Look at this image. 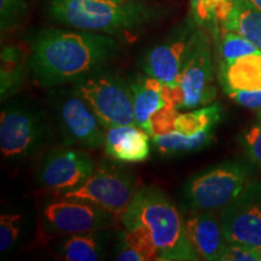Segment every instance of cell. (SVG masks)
<instances>
[{
  "label": "cell",
  "mask_w": 261,
  "mask_h": 261,
  "mask_svg": "<svg viewBox=\"0 0 261 261\" xmlns=\"http://www.w3.org/2000/svg\"><path fill=\"white\" fill-rule=\"evenodd\" d=\"M223 115L220 104L213 103L200 107L191 112L179 113L175 119L174 129L188 136H194L204 130H213Z\"/></svg>",
  "instance_id": "obj_23"
},
{
  "label": "cell",
  "mask_w": 261,
  "mask_h": 261,
  "mask_svg": "<svg viewBox=\"0 0 261 261\" xmlns=\"http://www.w3.org/2000/svg\"><path fill=\"white\" fill-rule=\"evenodd\" d=\"M195 31V23L187 22L150 48L142 62L144 73L166 86L178 87Z\"/></svg>",
  "instance_id": "obj_11"
},
{
  "label": "cell",
  "mask_w": 261,
  "mask_h": 261,
  "mask_svg": "<svg viewBox=\"0 0 261 261\" xmlns=\"http://www.w3.org/2000/svg\"><path fill=\"white\" fill-rule=\"evenodd\" d=\"M246 163L224 161L188 179L181 190V207L187 212L223 211L252 181Z\"/></svg>",
  "instance_id": "obj_4"
},
{
  "label": "cell",
  "mask_w": 261,
  "mask_h": 261,
  "mask_svg": "<svg viewBox=\"0 0 261 261\" xmlns=\"http://www.w3.org/2000/svg\"><path fill=\"white\" fill-rule=\"evenodd\" d=\"M120 50V42L112 35L44 29L32 40L29 71L42 86H57L98 70Z\"/></svg>",
  "instance_id": "obj_1"
},
{
  "label": "cell",
  "mask_w": 261,
  "mask_h": 261,
  "mask_svg": "<svg viewBox=\"0 0 261 261\" xmlns=\"http://www.w3.org/2000/svg\"><path fill=\"white\" fill-rule=\"evenodd\" d=\"M234 102L249 109H261V90L254 92H236L230 96Z\"/></svg>",
  "instance_id": "obj_31"
},
{
  "label": "cell",
  "mask_w": 261,
  "mask_h": 261,
  "mask_svg": "<svg viewBox=\"0 0 261 261\" xmlns=\"http://www.w3.org/2000/svg\"><path fill=\"white\" fill-rule=\"evenodd\" d=\"M260 250L242 246V244H227L221 261H259Z\"/></svg>",
  "instance_id": "obj_30"
},
{
  "label": "cell",
  "mask_w": 261,
  "mask_h": 261,
  "mask_svg": "<svg viewBox=\"0 0 261 261\" xmlns=\"http://www.w3.org/2000/svg\"><path fill=\"white\" fill-rule=\"evenodd\" d=\"M29 69V57L14 45L2 47V65H0V94L4 102L16 91L21 89Z\"/></svg>",
  "instance_id": "obj_20"
},
{
  "label": "cell",
  "mask_w": 261,
  "mask_h": 261,
  "mask_svg": "<svg viewBox=\"0 0 261 261\" xmlns=\"http://www.w3.org/2000/svg\"><path fill=\"white\" fill-rule=\"evenodd\" d=\"M119 220L96 205L64 197L47 203L42 211V223L46 230L61 236L112 228Z\"/></svg>",
  "instance_id": "obj_10"
},
{
  "label": "cell",
  "mask_w": 261,
  "mask_h": 261,
  "mask_svg": "<svg viewBox=\"0 0 261 261\" xmlns=\"http://www.w3.org/2000/svg\"><path fill=\"white\" fill-rule=\"evenodd\" d=\"M219 83L224 92H254L261 90V51L220 62Z\"/></svg>",
  "instance_id": "obj_16"
},
{
  "label": "cell",
  "mask_w": 261,
  "mask_h": 261,
  "mask_svg": "<svg viewBox=\"0 0 261 261\" xmlns=\"http://www.w3.org/2000/svg\"><path fill=\"white\" fill-rule=\"evenodd\" d=\"M181 103L179 110L211 104L217 97L211 41L202 29L196 28L187 61L179 80Z\"/></svg>",
  "instance_id": "obj_8"
},
{
  "label": "cell",
  "mask_w": 261,
  "mask_h": 261,
  "mask_svg": "<svg viewBox=\"0 0 261 261\" xmlns=\"http://www.w3.org/2000/svg\"><path fill=\"white\" fill-rule=\"evenodd\" d=\"M47 122L44 114L25 102L8 103L0 116V150L4 159L23 162L44 146Z\"/></svg>",
  "instance_id": "obj_6"
},
{
  "label": "cell",
  "mask_w": 261,
  "mask_h": 261,
  "mask_svg": "<svg viewBox=\"0 0 261 261\" xmlns=\"http://www.w3.org/2000/svg\"><path fill=\"white\" fill-rule=\"evenodd\" d=\"M114 259L119 261L160 260V252L144 228L125 227L116 244Z\"/></svg>",
  "instance_id": "obj_21"
},
{
  "label": "cell",
  "mask_w": 261,
  "mask_h": 261,
  "mask_svg": "<svg viewBox=\"0 0 261 261\" xmlns=\"http://www.w3.org/2000/svg\"><path fill=\"white\" fill-rule=\"evenodd\" d=\"M179 113L180 110L177 107L169 106V104L156 112L150 119V137L174 130L175 119Z\"/></svg>",
  "instance_id": "obj_28"
},
{
  "label": "cell",
  "mask_w": 261,
  "mask_h": 261,
  "mask_svg": "<svg viewBox=\"0 0 261 261\" xmlns=\"http://www.w3.org/2000/svg\"><path fill=\"white\" fill-rule=\"evenodd\" d=\"M137 190L136 178L132 173L115 166H100L94 168L83 184L61 196L87 202L121 220Z\"/></svg>",
  "instance_id": "obj_7"
},
{
  "label": "cell",
  "mask_w": 261,
  "mask_h": 261,
  "mask_svg": "<svg viewBox=\"0 0 261 261\" xmlns=\"http://www.w3.org/2000/svg\"><path fill=\"white\" fill-rule=\"evenodd\" d=\"M23 217L18 213H5L0 217V250L4 254L15 246L21 236Z\"/></svg>",
  "instance_id": "obj_26"
},
{
  "label": "cell",
  "mask_w": 261,
  "mask_h": 261,
  "mask_svg": "<svg viewBox=\"0 0 261 261\" xmlns=\"http://www.w3.org/2000/svg\"><path fill=\"white\" fill-rule=\"evenodd\" d=\"M213 139V130H204L194 136H188L178 130L151 137L152 143L162 155H177L197 151L207 146Z\"/></svg>",
  "instance_id": "obj_22"
},
{
  "label": "cell",
  "mask_w": 261,
  "mask_h": 261,
  "mask_svg": "<svg viewBox=\"0 0 261 261\" xmlns=\"http://www.w3.org/2000/svg\"><path fill=\"white\" fill-rule=\"evenodd\" d=\"M133 93L136 122L150 135V119L167 106L162 92V84L150 75H138L129 83Z\"/></svg>",
  "instance_id": "obj_18"
},
{
  "label": "cell",
  "mask_w": 261,
  "mask_h": 261,
  "mask_svg": "<svg viewBox=\"0 0 261 261\" xmlns=\"http://www.w3.org/2000/svg\"><path fill=\"white\" fill-rule=\"evenodd\" d=\"M240 143L248 161L252 163L254 167L261 169V121L257 120L255 125L249 127L241 136Z\"/></svg>",
  "instance_id": "obj_27"
},
{
  "label": "cell",
  "mask_w": 261,
  "mask_h": 261,
  "mask_svg": "<svg viewBox=\"0 0 261 261\" xmlns=\"http://www.w3.org/2000/svg\"><path fill=\"white\" fill-rule=\"evenodd\" d=\"M259 51V48L254 46L252 42L248 41L247 39L241 37L237 33L228 31H225L219 46L221 62H230L236 60L238 57Z\"/></svg>",
  "instance_id": "obj_25"
},
{
  "label": "cell",
  "mask_w": 261,
  "mask_h": 261,
  "mask_svg": "<svg viewBox=\"0 0 261 261\" xmlns=\"http://www.w3.org/2000/svg\"><path fill=\"white\" fill-rule=\"evenodd\" d=\"M233 6V0H190L191 17L200 28L217 29L224 25Z\"/></svg>",
  "instance_id": "obj_24"
},
{
  "label": "cell",
  "mask_w": 261,
  "mask_h": 261,
  "mask_svg": "<svg viewBox=\"0 0 261 261\" xmlns=\"http://www.w3.org/2000/svg\"><path fill=\"white\" fill-rule=\"evenodd\" d=\"M257 120H259V121H261V109L257 110Z\"/></svg>",
  "instance_id": "obj_33"
},
{
  "label": "cell",
  "mask_w": 261,
  "mask_h": 261,
  "mask_svg": "<svg viewBox=\"0 0 261 261\" xmlns=\"http://www.w3.org/2000/svg\"><path fill=\"white\" fill-rule=\"evenodd\" d=\"M227 243L261 250V180H252L220 213Z\"/></svg>",
  "instance_id": "obj_9"
},
{
  "label": "cell",
  "mask_w": 261,
  "mask_h": 261,
  "mask_svg": "<svg viewBox=\"0 0 261 261\" xmlns=\"http://www.w3.org/2000/svg\"><path fill=\"white\" fill-rule=\"evenodd\" d=\"M2 2V31L15 28L25 15L24 0H0Z\"/></svg>",
  "instance_id": "obj_29"
},
{
  "label": "cell",
  "mask_w": 261,
  "mask_h": 261,
  "mask_svg": "<svg viewBox=\"0 0 261 261\" xmlns=\"http://www.w3.org/2000/svg\"><path fill=\"white\" fill-rule=\"evenodd\" d=\"M249 2L252 3V4L255 5L257 9L261 10V0H249Z\"/></svg>",
  "instance_id": "obj_32"
},
{
  "label": "cell",
  "mask_w": 261,
  "mask_h": 261,
  "mask_svg": "<svg viewBox=\"0 0 261 261\" xmlns=\"http://www.w3.org/2000/svg\"><path fill=\"white\" fill-rule=\"evenodd\" d=\"M73 92L89 104L104 128L137 125L129 83L112 73H93L75 81Z\"/></svg>",
  "instance_id": "obj_5"
},
{
  "label": "cell",
  "mask_w": 261,
  "mask_h": 261,
  "mask_svg": "<svg viewBox=\"0 0 261 261\" xmlns=\"http://www.w3.org/2000/svg\"><path fill=\"white\" fill-rule=\"evenodd\" d=\"M94 171L89 154L71 148H60L48 152L40 171L39 182L47 190L63 195L86 180Z\"/></svg>",
  "instance_id": "obj_13"
},
{
  "label": "cell",
  "mask_w": 261,
  "mask_h": 261,
  "mask_svg": "<svg viewBox=\"0 0 261 261\" xmlns=\"http://www.w3.org/2000/svg\"><path fill=\"white\" fill-rule=\"evenodd\" d=\"M150 135L138 125L106 128L104 150L110 159L125 163L144 162L150 156Z\"/></svg>",
  "instance_id": "obj_15"
},
{
  "label": "cell",
  "mask_w": 261,
  "mask_h": 261,
  "mask_svg": "<svg viewBox=\"0 0 261 261\" xmlns=\"http://www.w3.org/2000/svg\"><path fill=\"white\" fill-rule=\"evenodd\" d=\"M259 261H261V250H260V255H259Z\"/></svg>",
  "instance_id": "obj_34"
},
{
  "label": "cell",
  "mask_w": 261,
  "mask_h": 261,
  "mask_svg": "<svg viewBox=\"0 0 261 261\" xmlns=\"http://www.w3.org/2000/svg\"><path fill=\"white\" fill-rule=\"evenodd\" d=\"M112 228L67 234L56 244L55 250L61 259L67 261L102 260L112 242Z\"/></svg>",
  "instance_id": "obj_17"
},
{
  "label": "cell",
  "mask_w": 261,
  "mask_h": 261,
  "mask_svg": "<svg viewBox=\"0 0 261 261\" xmlns=\"http://www.w3.org/2000/svg\"><path fill=\"white\" fill-rule=\"evenodd\" d=\"M223 28L250 41L261 51V10L249 0H233V6Z\"/></svg>",
  "instance_id": "obj_19"
},
{
  "label": "cell",
  "mask_w": 261,
  "mask_h": 261,
  "mask_svg": "<svg viewBox=\"0 0 261 261\" xmlns=\"http://www.w3.org/2000/svg\"><path fill=\"white\" fill-rule=\"evenodd\" d=\"M48 12L60 23L108 35L135 32L156 16L139 0H50Z\"/></svg>",
  "instance_id": "obj_3"
},
{
  "label": "cell",
  "mask_w": 261,
  "mask_h": 261,
  "mask_svg": "<svg viewBox=\"0 0 261 261\" xmlns=\"http://www.w3.org/2000/svg\"><path fill=\"white\" fill-rule=\"evenodd\" d=\"M125 227H142L160 252V261L201 260L185 232L184 217L172 198L158 187H142L121 220Z\"/></svg>",
  "instance_id": "obj_2"
},
{
  "label": "cell",
  "mask_w": 261,
  "mask_h": 261,
  "mask_svg": "<svg viewBox=\"0 0 261 261\" xmlns=\"http://www.w3.org/2000/svg\"><path fill=\"white\" fill-rule=\"evenodd\" d=\"M58 121L67 145L99 149L106 142V128L83 98L64 93L57 106Z\"/></svg>",
  "instance_id": "obj_12"
},
{
  "label": "cell",
  "mask_w": 261,
  "mask_h": 261,
  "mask_svg": "<svg viewBox=\"0 0 261 261\" xmlns=\"http://www.w3.org/2000/svg\"><path fill=\"white\" fill-rule=\"evenodd\" d=\"M185 232L201 260L221 261L227 248L220 218L214 212H187Z\"/></svg>",
  "instance_id": "obj_14"
}]
</instances>
